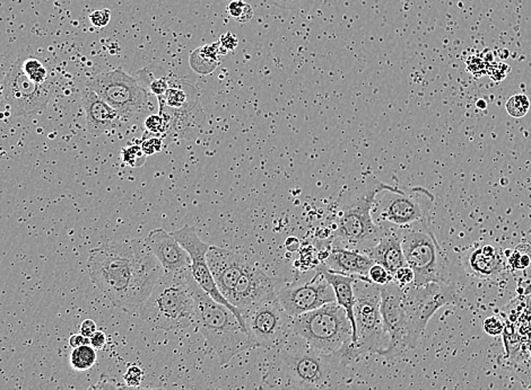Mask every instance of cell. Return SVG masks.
<instances>
[{"label": "cell", "instance_id": "6da1fadb", "mask_svg": "<svg viewBox=\"0 0 531 390\" xmlns=\"http://www.w3.org/2000/svg\"><path fill=\"white\" fill-rule=\"evenodd\" d=\"M91 281L114 307L139 312L164 270L145 238L108 242L93 248L87 260Z\"/></svg>", "mask_w": 531, "mask_h": 390}, {"label": "cell", "instance_id": "7a4b0ae2", "mask_svg": "<svg viewBox=\"0 0 531 390\" xmlns=\"http://www.w3.org/2000/svg\"><path fill=\"white\" fill-rule=\"evenodd\" d=\"M191 271L164 272L161 275L139 316L153 329L183 331L195 325V299Z\"/></svg>", "mask_w": 531, "mask_h": 390}, {"label": "cell", "instance_id": "3957f363", "mask_svg": "<svg viewBox=\"0 0 531 390\" xmlns=\"http://www.w3.org/2000/svg\"><path fill=\"white\" fill-rule=\"evenodd\" d=\"M193 294L195 326L216 353L221 366H226L236 355L255 347L234 312L215 302L195 280Z\"/></svg>", "mask_w": 531, "mask_h": 390}, {"label": "cell", "instance_id": "277c9868", "mask_svg": "<svg viewBox=\"0 0 531 390\" xmlns=\"http://www.w3.org/2000/svg\"><path fill=\"white\" fill-rule=\"evenodd\" d=\"M292 337L323 354L337 355L345 364L353 360V329L346 312L337 302L290 317Z\"/></svg>", "mask_w": 531, "mask_h": 390}, {"label": "cell", "instance_id": "5b68a950", "mask_svg": "<svg viewBox=\"0 0 531 390\" xmlns=\"http://www.w3.org/2000/svg\"><path fill=\"white\" fill-rule=\"evenodd\" d=\"M390 186L377 178L370 180L364 191L340 211L331 237L333 246L365 254L377 245L385 229L374 221L372 210L378 194Z\"/></svg>", "mask_w": 531, "mask_h": 390}, {"label": "cell", "instance_id": "8992f818", "mask_svg": "<svg viewBox=\"0 0 531 390\" xmlns=\"http://www.w3.org/2000/svg\"><path fill=\"white\" fill-rule=\"evenodd\" d=\"M434 195L422 186L391 185L378 194L372 215L380 227L405 229L418 224H430Z\"/></svg>", "mask_w": 531, "mask_h": 390}, {"label": "cell", "instance_id": "52a82bcc", "mask_svg": "<svg viewBox=\"0 0 531 390\" xmlns=\"http://www.w3.org/2000/svg\"><path fill=\"white\" fill-rule=\"evenodd\" d=\"M401 245L405 261L414 271L415 287L431 282H451L447 257L430 224L401 229Z\"/></svg>", "mask_w": 531, "mask_h": 390}, {"label": "cell", "instance_id": "ba28073f", "mask_svg": "<svg viewBox=\"0 0 531 390\" xmlns=\"http://www.w3.org/2000/svg\"><path fill=\"white\" fill-rule=\"evenodd\" d=\"M279 358L295 390L328 389L337 369L345 364L337 355L318 352L304 342L294 349L283 345Z\"/></svg>", "mask_w": 531, "mask_h": 390}, {"label": "cell", "instance_id": "9c48e42d", "mask_svg": "<svg viewBox=\"0 0 531 390\" xmlns=\"http://www.w3.org/2000/svg\"><path fill=\"white\" fill-rule=\"evenodd\" d=\"M354 294L356 342L353 347V358H358L366 353L380 354L388 347V337L383 329L380 309V287L372 283L369 279H356Z\"/></svg>", "mask_w": 531, "mask_h": 390}, {"label": "cell", "instance_id": "30bf717a", "mask_svg": "<svg viewBox=\"0 0 531 390\" xmlns=\"http://www.w3.org/2000/svg\"><path fill=\"white\" fill-rule=\"evenodd\" d=\"M405 310L410 350H414L434 314L447 304H457L458 294L452 282H431L404 289Z\"/></svg>", "mask_w": 531, "mask_h": 390}, {"label": "cell", "instance_id": "8fae6325", "mask_svg": "<svg viewBox=\"0 0 531 390\" xmlns=\"http://www.w3.org/2000/svg\"><path fill=\"white\" fill-rule=\"evenodd\" d=\"M87 87L117 111L123 121L138 114L148 104L149 93L138 78L122 69L98 73L88 81Z\"/></svg>", "mask_w": 531, "mask_h": 390}, {"label": "cell", "instance_id": "7c38bea8", "mask_svg": "<svg viewBox=\"0 0 531 390\" xmlns=\"http://www.w3.org/2000/svg\"><path fill=\"white\" fill-rule=\"evenodd\" d=\"M244 327L255 347L280 349L292 337L290 316L277 298L269 299L241 312Z\"/></svg>", "mask_w": 531, "mask_h": 390}, {"label": "cell", "instance_id": "4fadbf2b", "mask_svg": "<svg viewBox=\"0 0 531 390\" xmlns=\"http://www.w3.org/2000/svg\"><path fill=\"white\" fill-rule=\"evenodd\" d=\"M54 93L51 83L39 85L22 71L17 60L3 81V95L15 116H31L41 113L48 106Z\"/></svg>", "mask_w": 531, "mask_h": 390}, {"label": "cell", "instance_id": "5bb4252c", "mask_svg": "<svg viewBox=\"0 0 531 390\" xmlns=\"http://www.w3.org/2000/svg\"><path fill=\"white\" fill-rule=\"evenodd\" d=\"M315 274L310 279L302 280L301 277H296L295 280L285 283L279 289L277 300L290 317L336 302L333 287L319 269L315 267Z\"/></svg>", "mask_w": 531, "mask_h": 390}, {"label": "cell", "instance_id": "9a60e30c", "mask_svg": "<svg viewBox=\"0 0 531 390\" xmlns=\"http://www.w3.org/2000/svg\"><path fill=\"white\" fill-rule=\"evenodd\" d=\"M404 289L395 281L380 287V309L383 329L388 337V347L379 355L388 360L403 356L410 350L405 310Z\"/></svg>", "mask_w": 531, "mask_h": 390}, {"label": "cell", "instance_id": "2e32d148", "mask_svg": "<svg viewBox=\"0 0 531 390\" xmlns=\"http://www.w3.org/2000/svg\"><path fill=\"white\" fill-rule=\"evenodd\" d=\"M172 236L179 242L180 245L187 250V253L189 254L190 261H191V265H190V271L193 274V280L196 283L203 289L209 297H212L215 302H220V304H224L228 309L232 310L234 312V315L239 318L240 323H241L242 327H244L243 319H242L241 312L239 309H236L234 306L230 304L224 297L221 294L220 290L217 288L216 283H215L214 277H213L212 272L209 270L208 263H207V252L211 248V244L203 242L201 240V237L198 236L197 232H196L195 227L186 226L182 227L179 230L171 232ZM247 332V331H246Z\"/></svg>", "mask_w": 531, "mask_h": 390}, {"label": "cell", "instance_id": "e0dca14e", "mask_svg": "<svg viewBox=\"0 0 531 390\" xmlns=\"http://www.w3.org/2000/svg\"><path fill=\"white\" fill-rule=\"evenodd\" d=\"M285 283L286 281L283 279L267 274L251 260L236 283L228 302L236 309H239L240 312H246L255 304L277 298L279 289Z\"/></svg>", "mask_w": 531, "mask_h": 390}, {"label": "cell", "instance_id": "ac0fdd59", "mask_svg": "<svg viewBox=\"0 0 531 390\" xmlns=\"http://www.w3.org/2000/svg\"><path fill=\"white\" fill-rule=\"evenodd\" d=\"M206 259L217 288L228 302L236 283L251 260L239 252L213 245L207 252Z\"/></svg>", "mask_w": 531, "mask_h": 390}, {"label": "cell", "instance_id": "d6986e66", "mask_svg": "<svg viewBox=\"0 0 531 390\" xmlns=\"http://www.w3.org/2000/svg\"><path fill=\"white\" fill-rule=\"evenodd\" d=\"M145 242L153 255L160 262L164 272H182L190 269L189 254L171 232L162 228L154 229L147 235Z\"/></svg>", "mask_w": 531, "mask_h": 390}, {"label": "cell", "instance_id": "ffe728a7", "mask_svg": "<svg viewBox=\"0 0 531 390\" xmlns=\"http://www.w3.org/2000/svg\"><path fill=\"white\" fill-rule=\"evenodd\" d=\"M158 114L166 121V132L163 139L168 143L195 139L201 135L206 123V114L201 106L191 111H176L158 106Z\"/></svg>", "mask_w": 531, "mask_h": 390}, {"label": "cell", "instance_id": "44dd1931", "mask_svg": "<svg viewBox=\"0 0 531 390\" xmlns=\"http://www.w3.org/2000/svg\"><path fill=\"white\" fill-rule=\"evenodd\" d=\"M507 264L503 250L492 245L474 246L462 255V265L467 274L480 280H492L503 274Z\"/></svg>", "mask_w": 531, "mask_h": 390}, {"label": "cell", "instance_id": "7402d4cb", "mask_svg": "<svg viewBox=\"0 0 531 390\" xmlns=\"http://www.w3.org/2000/svg\"><path fill=\"white\" fill-rule=\"evenodd\" d=\"M383 236L377 245L366 252V255L375 264L385 267L391 275L397 270L406 265L403 245H401V229L395 227H383Z\"/></svg>", "mask_w": 531, "mask_h": 390}, {"label": "cell", "instance_id": "603a6c76", "mask_svg": "<svg viewBox=\"0 0 531 390\" xmlns=\"http://www.w3.org/2000/svg\"><path fill=\"white\" fill-rule=\"evenodd\" d=\"M81 106L86 114L87 130L92 135H104L111 131L121 120L117 111L90 89L81 96Z\"/></svg>", "mask_w": 531, "mask_h": 390}, {"label": "cell", "instance_id": "cb8c5ba5", "mask_svg": "<svg viewBox=\"0 0 531 390\" xmlns=\"http://www.w3.org/2000/svg\"><path fill=\"white\" fill-rule=\"evenodd\" d=\"M321 264L329 271L339 274L350 275L356 279H369L368 274L374 262L366 254L333 246L328 259Z\"/></svg>", "mask_w": 531, "mask_h": 390}, {"label": "cell", "instance_id": "d4e9b609", "mask_svg": "<svg viewBox=\"0 0 531 390\" xmlns=\"http://www.w3.org/2000/svg\"><path fill=\"white\" fill-rule=\"evenodd\" d=\"M317 269H319L323 272L325 280L328 281L329 284L333 287L335 297H336L337 304L345 310L347 318L350 320L353 329V347L355 345L356 342V323L355 316H354V306H355L354 283H355L356 277H350V275L339 274V273L329 271L323 264H319Z\"/></svg>", "mask_w": 531, "mask_h": 390}, {"label": "cell", "instance_id": "484cf974", "mask_svg": "<svg viewBox=\"0 0 531 390\" xmlns=\"http://www.w3.org/2000/svg\"><path fill=\"white\" fill-rule=\"evenodd\" d=\"M158 106L176 111H191L201 106L198 89L185 79H170V87L163 96L158 97Z\"/></svg>", "mask_w": 531, "mask_h": 390}, {"label": "cell", "instance_id": "4316f807", "mask_svg": "<svg viewBox=\"0 0 531 390\" xmlns=\"http://www.w3.org/2000/svg\"><path fill=\"white\" fill-rule=\"evenodd\" d=\"M221 53L220 42L196 48L190 54V67L199 75H211L220 65Z\"/></svg>", "mask_w": 531, "mask_h": 390}, {"label": "cell", "instance_id": "83f0119b", "mask_svg": "<svg viewBox=\"0 0 531 390\" xmlns=\"http://www.w3.org/2000/svg\"><path fill=\"white\" fill-rule=\"evenodd\" d=\"M170 79L166 69L161 66L153 65L138 71V81L149 94L161 97L166 94L170 87Z\"/></svg>", "mask_w": 531, "mask_h": 390}, {"label": "cell", "instance_id": "f1b7e54d", "mask_svg": "<svg viewBox=\"0 0 531 390\" xmlns=\"http://www.w3.org/2000/svg\"><path fill=\"white\" fill-rule=\"evenodd\" d=\"M19 62L22 71L31 81L39 85L50 83L49 69L40 58L36 56H26L24 58H19Z\"/></svg>", "mask_w": 531, "mask_h": 390}, {"label": "cell", "instance_id": "f546056e", "mask_svg": "<svg viewBox=\"0 0 531 390\" xmlns=\"http://www.w3.org/2000/svg\"><path fill=\"white\" fill-rule=\"evenodd\" d=\"M96 360H98L96 350L91 345H83L77 349H73L69 356V364L76 371L90 370L96 364Z\"/></svg>", "mask_w": 531, "mask_h": 390}, {"label": "cell", "instance_id": "4dcf8cb0", "mask_svg": "<svg viewBox=\"0 0 531 390\" xmlns=\"http://www.w3.org/2000/svg\"><path fill=\"white\" fill-rule=\"evenodd\" d=\"M507 265L515 271H523L531 267V245L523 242L510 253Z\"/></svg>", "mask_w": 531, "mask_h": 390}, {"label": "cell", "instance_id": "1f68e13d", "mask_svg": "<svg viewBox=\"0 0 531 390\" xmlns=\"http://www.w3.org/2000/svg\"><path fill=\"white\" fill-rule=\"evenodd\" d=\"M228 16L232 17L238 23H248L253 16V6L246 3L244 0H233L228 5Z\"/></svg>", "mask_w": 531, "mask_h": 390}, {"label": "cell", "instance_id": "d6a6232c", "mask_svg": "<svg viewBox=\"0 0 531 390\" xmlns=\"http://www.w3.org/2000/svg\"><path fill=\"white\" fill-rule=\"evenodd\" d=\"M505 108L510 116L515 118H523L530 108V101L527 95L515 94L507 100Z\"/></svg>", "mask_w": 531, "mask_h": 390}, {"label": "cell", "instance_id": "836d02e7", "mask_svg": "<svg viewBox=\"0 0 531 390\" xmlns=\"http://www.w3.org/2000/svg\"><path fill=\"white\" fill-rule=\"evenodd\" d=\"M121 158L122 162L128 166L137 168L145 164L147 156L144 154V151L141 150V145H131L122 149Z\"/></svg>", "mask_w": 531, "mask_h": 390}, {"label": "cell", "instance_id": "e575fe53", "mask_svg": "<svg viewBox=\"0 0 531 390\" xmlns=\"http://www.w3.org/2000/svg\"><path fill=\"white\" fill-rule=\"evenodd\" d=\"M141 150L144 151L146 156H153V155L162 151L163 147H164V139L162 137L151 135V133L146 132V135L141 140Z\"/></svg>", "mask_w": 531, "mask_h": 390}, {"label": "cell", "instance_id": "d590c367", "mask_svg": "<svg viewBox=\"0 0 531 390\" xmlns=\"http://www.w3.org/2000/svg\"><path fill=\"white\" fill-rule=\"evenodd\" d=\"M145 129L151 135L164 138L166 132V123L160 114H152L145 120Z\"/></svg>", "mask_w": 531, "mask_h": 390}, {"label": "cell", "instance_id": "8d00e7d4", "mask_svg": "<svg viewBox=\"0 0 531 390\" xmlns=\"http://www.w3.org/2000/svg\"><path fill=\"white\" fill-rule=\"evenodd\" d=\"M369 280L371 281L374 284L385 285L388 283H390L393 280V275L388 272L385 267H381L379 264L374 263L370 269L369 274H368Z\"/></svg>", "mask_w": 531, "mask_h": 390}, {"label": "cell", "instance_id": "74e56055", "mask_svg": "<svg viewBox=\"0 0 531 390\" xmlns=\"http://www.w3.org/2000/svg\"><path fill=\"white\" fill-rule=\"evenodd\" d=\"M144 370L141 366L133 364V366H129L127 371L123 374V381H125L126 386H129V387H139L143 380H144Z\"/></svg>", "mask_w": 531, "mask_h": 390}, {"label": "cell", "instance_id": "f35d334b", "mask_svg": "<svg viewBox=\"0 0 531 390\" xmlns=\"http://www.w3.org/2000/svg\"><path fill=\"white\" fill-rule=\"evenodd\" d=\"M393 279L400 288H407V287L414 284V271L406 264L405 267L397 270L396 273L393 274Z\"/></svg>", "mask_w": 531, "mask_h": 390}, {"label": "cell", "instance_id": "ab89813d", "mask_svg": "<svg viewBox=\"0 0 531 390\" xmlns=\"http://www.w3.org/2000/svg\"><path fill=\"white\" fill-rule=\"evenodd\" d=\"M482 329H484V332H485L486 334H488V335H491V337H497V335H501V334H503V332H505V325L502 323L501 319L495 317V316H492V317L486 318V319L484 320V323H482Z\"/></svg>", "mask_w": 531, "mask_h": 390}, {"label": "cell", "instance_id": "60d3db41", "mask_svg": "<svg viewBox=\"0 0 531 390\" xmlns=\"http://www.w3.org/2000/svg\"><path fill=\"white\" fill-rule=\"evenodd\" d=\"M90 21L93 26L106 27L111 21V11L110 9H100L90 14Z\"/></svg>", "mask_w": 531, "mask_h": 390}, {"label": "cell", "instance_id": "b9f144b4", "mask_svg": "<svg viewBox=\"0 0 531 390\" xmlns=\"http://www.w3.org/2000/svg\"><path fill=\"white\" fill-rule=\"evenodd\" d=\"M221 51H223V54L228 53V51H233L238 46V39L232 34V33L228 32L224 36H221L220 41Z\"/></svg>", "mask_w": 531, "mask_h": 390}, {"label": "cell", "instance_id": "7bdbcfd3", "mask_svg": "<svg viewBox=\"0 0 531 390\" xmlns=\"http://www.w3.org/2000/svg\"><path fill=\"white\" fill-rule=\"evenodd\" d=\"M87 390H121L111 378H101L94 385L90 386Z\"/></svg>", "mask_w": 531, "mask_h": 390}, {"label": "cell", "instance_id": "ee69618b", "mask_svg": "<svg viewBox=\"0 0 531 390\" xmlns=\"http://www.w3.org/2000/svg\"><path fill=\"white\" fill-rule=\"evenodd\" d=\"M106 335L104 332L96 331L93 334L92 337H90L91 347H94L95 350H102L106 347Z\"/></svg>", "mask_w": 531, "mask_h": 390}, {"label": "cell", "instance_id": "f6af8a7d", "mask_svg": "<svg viewBox=\"0 0 531 390\" xmlns=\"http://www.w3.org/2000/svg\"><path fill=\"white\" fill-rule=\"evenodd\" d=\"M96 331H98V327H96V324H95L94 320L85 319L84 322L81 323V335H84L85 337H88V339H90L93 334Z\"/></svg>", "mask_w": 531, "mask_h": 390}, {"label": "cell", "instance_id": "bcb514c9", "mask_svg": "<svg viewBox=\"0 0 531 390\" xmlns=\"http://www.w3.org/2000/svg\"><path fill=\"white\" fill-rule=\"evenodd\" d=\"M69 345H71V349H77V347H83V345H91L90 339L81 335V333L74 334L69 337Z\"/></svg>", "mask_w": 531, "mask_h": 390}, {"label": "cell", "instance_id": "7dc6e473", "mask_svg": "<svg viewBox=\"0 0 531 390\" xmlns=\"http://www.w3.org/2000/svg\"><path fill=\"white\" fill-rule=\"evenodd\" d=\"M302 242L296 237H290L285 242V247L288 248V252H298L301 248Z\"/></svg>", "mask_w": 531, "mask_h": 390}, {"label": "cell", "instance_id": "c3c4849f", "mask_svg": "<svg viewBox=\"0 0 531 390\" xmlns=\"http://www.w3.org/2000/svg\"><path fill=\"white\" fill-rule=\"evenodd\" d=\"M121 390H166V389H161V388H146V387H129V386H123V387L120 388Z\"/></svg>", "mask_w": 531, "mask_h": 390}, {"label": "cell", "instance_id": "681fc988", "mask_svg": "<svg viewBox=\"0 0 531 390\" xmlns=\"http://www.w3.org/2000/svg\"><path fill=\"white\" fill-rule=\"evenodd\" d=\"M477 106L480 108H486V102H484V101H480V102L477 103Z\"/></svg>", "mask_w": 531, "mask_h": 390}, {"label": "cell", "instance_id": "f907efd6", "mask_svg": "<svg viewBox=\"0 0 531 390\" xmlns=\"http://www.w3.org/2000/svg\"><path fill=\"white\" fill-rule=\"evenodd\" d=\"M288 1H294V0H283V3H288Z\"/></svg>", "mask_w": 531, "mask_h": 390}]
</instances>
